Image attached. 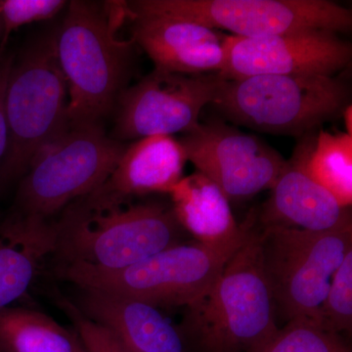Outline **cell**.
Returning a JSON list of instances; mask_svg holds the SVG:
<instances>
[{
  "label": "cell",
  "instance_id": "obj_9",
  "mask_svg": "<svg viewBox=\"0 0 352 352\" xmlns=\"http://www.w3.org/2000/svg\"><path fill=\"white\" fill-rule=\"evenodd\" d=\"M126 6L185 18L240 38L311 30L339 34L352 25L351 11L328 0H138Z\"/></svg>",
  "mask_w": 352,
  "mask_h": 352
},
{
  "label": "cell",
  "instance_id": "obj_6",
  "mask_svg": "<svg viewBox=\"0 0 352 352\" xmlns=\"http://www.w3.org/2000/svg\"><path fill=\"white\" fill-rule=\"evenodd\" d=\"M100 124L67 126L32 160L21 178L14 214L50 221L92 193L112 173L126 149Z\"/></svg>",
  "mask_w": 352,
  "mask_h": 352
},
{
  "label": "cell",
  "instance_id": "obj_14",
  "mask_svg": "<svg viewBox=\"0 0 352 352\" xmlns=\"http://www.w3.org/2000/svg\"><path fill=\"white\" fill-rule=\"evenodd\" d=\"M187 162L184 148L173 136L138 139L126 147L103 184L78 201L98 208L126 203L136 196L170 194L182 179Z\"/></svg>",
  "mask_w": 352,
  "mask_h": 352
},
{
  "label": "cell",
  "instance_id": "obj_4",
  "mask_svg": "<svg viewBox=\"0 0 352 352\" xmlns=\"http://www.w3.org/2000/svg\"><path fill=\"white\" fill-rule=\"evenodd\" d=\"M212 105L238 126L300 138L342 117L351 88L337 76H254L223 80Z\"/></svg>",
  "mask_w": 352,
  "mask_h": 352
},
{
  "label": "cell",
  "instance_id": "obj_16",
  "mask_svg": "<svg viewBox=\"0 0 352 352\" xmlns=\"http://www.w3.org/2000/svg\"><path fill=\"white\" fill-rule=\"evenodd\" d=\"M74 303L83 316L105 328L135 352H189L179 328L151 303L102 289L78 288Z\"/></svg>",
  "mask_w": 352,
  "mask_h": 352
},
{
  "label": "cell",
  "instance_id": "obj_26",
  "mask_svg": "<svg viewBox=\"0 0 352 352\" xmlns=\"http://www.w3.org/2000/svg\"><path fill=\"white\" fill-rule=\"evenodd\" d=\"M342 118L344 120V124H346V133L351 134L352 135V107L351 104L349 106H347L346 110H344V113H342Z\"/></svg>",
  "mask_w": 352,
  "mask_h": 352
},
{
  "label": "cell",
  "instance_id": "obj_29",
  "mask_svg": "<svg viewBox=\"0 0 352 352\" xmlns=\"http://www.w3.org/2000/svg\"><path fill=\"white\" fill-rule=\"evenodd\" d=\"M0 352H2L1 349H0Z\"/></svg>",
  "mask_w": 352,
  "mask_h": 352
},
{
  "label": "cell",
  "instance_id": "obj_5",
  "mask_svg": "<svg viewBox=\"0 0 352 352\" xmlns=\"http://www.w3.org/2000/svg\"><path fill=\"white\" fill-rule=\"evenodd\" d=\"M68 92L56 52V34L38 38L14 60L6 94L8 148L0 190L21 180L34 157L68 126Z\"/></svg>",
  "mask_w": 352,
  "mask_h": 352
},
{
  "label": "cell",
  "instance_id": "obj_2",
  "mask_svg": "<svg viewBox=\"0 0 352 352\" xmlns=\"http://www.w3.org/2000/svg\"><path fill=\"white\" fill-rule=\"evenodd\" d=\"M112 4V13H108L91 2H71L55 34L58 62L68 92V126L100 124L124 90L132 41L116 36L126 19V2Z\"/></svg>",
  "mask_w": 352,
  "mask_h": 352
},
{
  "label": "cell",
  "instance_id": "obj_12",
  "mask_svg": "<svg viewBox=\"0 0 352 352\" xmlns=\"http://www.w3.org/2000/svg\"><path fill=\"white\" fill-rule=\"evenodd\" d=\"M226 64L219 75L234 80L249 76H327L349 67L351 44L337 32L311 30L261 38L226 36Z\"/></svg>",
  "mask_w": 352,
  "mask_h": 352
},
{
  "label": "cell",
  "instance_id": "obj_8",
  "mask_svg": "<svg viewBox=\"0 0 352 352\" xmlns=\"http://www.w3.org/2000/svg\"><path fill=\"white\" fill-rule=\"evenodd\" d=\"M238 250L214 249L199 243L177 244L124 270L59 263L55 271L60 279L78 288L112 292L159 308L187 307L210 288Z\"/></svg>",
  "mask_w": 352,
  "mask_h": 352
},
{
  "label": "cell",
  "instance_id": "obj_3",
  "mask_svg": "<svg viewBox=\"0 0 352 352\" xmlns=\"http://www.w3.org/2000/svg\"><path fill=\"white\" fill-rule=\"evenodd\" d=\"M59 263L124 270L180 244L182 227L162 204L92 208L75 201L55 222Z\"/></svg>",
  "mask_w": 352,
  "mask_h": 352
},
{
  "label": "cell",
  "instance_id": "obj_19",
  "mask_svg": "<svg viewBox=\"0 0 352 352\" xmlns=\"http://www.w3.org/2000/svg\"><path fill=\"white\" fill-rule=\"evenodd\" d=\"M80 340L47 315L28 307L0 311L2 352H78Z\"/></svg>",
  "mask_w": 352,
  "mask_h": 352
},
{
  "label": "cell",
  "instance_id": "obj_1",
  "mask_svg": "<svg viewBox=\"0 0 352 352\" xmlns=\"http://www.w3.org/2000/svg\"><path fill=\"white\" fill-rule=\"evenodd\" d=\"M186 309L179 330L199 352H256L274 338L276 307L261 265L258 230L252 227L214 283Z\"/></svg>",
  "mask_w": 352,
  "mask_h": 352
},
{
  "label": "cell",
  "instance_id": "obj_20",
  "mask_svg": "<svg viewBox=\"0 0 352 352\" xmlns=\"http://www.w3.org/2000/svg\"><path fill=\"white\" fill-rule=\"evenodd\" d=\"M308 175L344 208L352 203V135L320 129L305 157Z\"/></svg>",
  "mask_w": 352,
  "mask_h": 352
},
{
  "label": "cell",
  "instance_id": "obj_13",
  "mask_svg": "<svg viewBox=\"0 0 352 352\" xmlns=\"http://www.w3.org/2000/svg\"><path fill=\"white\" fill-rule=\"evenodd\" d=\"M132 41L151 58L155 69L184 75L219 74L226 64L224 39L214 29L176 16L127 8Z\"/></svg>",
  "mask_w": 352,
  "mask_h": 352
},
{
  "label": "cell",
  "instance_id": "obj_27",
  "mask_svg": "<svg viewBox=\"0 0 352 352\" xmlns=\"http://www.w3.org/2000/svg\"><path fill=\"white\" fill-rule=\"evenodd\" d=\"M78 352H88L87 351V349H85V347L83 346L82 342H80V346H78Z\"/></svg>",
  "mask_w": 352,
  "mask_h": 352
},
{
  "label": "cell",
  "instance_id": "obj_22",
  "mask_svg": "<svg viewBox=\"0 0 352 352\" xmlns=\"http://www.w3.org/2000/svg\"><path fill=\"white\" fill-rule=\"evenodd\" d=\"M320 326L336 335L351 332L352 250L333 274L325 300L322 303Z\"/></svg>",
  "mask_w": 352,
  "mask_h": 352
},
{
  "label": "cell",
  "instance_id": "obj_15",
  "mask_svg": "<svg viewBox=\"0 0 352 352\" xmlns=\"http://www.w3.org/2000/svg\"><path fill=\"white\" fill-rule=\"evenodd\" d=\"M317 132L300 138L291 159L271 189L261 212L263 227L283 226L302 230H332L351 223L349 208L314 182L305 170V157Z\"/></svg>",
  "mask_w": 352,
  "mask_h": 352
},
{
  "label": "cell",
  "instance_id": "obj_23",
  "mask_svg": "<svg viewBox=\"0 0 352 352\" xmlns=\"http://www.w3.org/2000/svg\"><path fill=\"white\" fill-rule=\"evenodd\" d=\"M63 0H0L2 41L4 47L9 36L25 25L50 20L66 6Z\"/></svg>",
  "mask_w": 352,
  "mask_h": 352
},
{
  "label": "cell",
  "instance_id": "obj_10",
  "mask_svg": "<svg viewBox=\"0 0 352 352\" xmlns=\"http://www.w3.org/2000/svg\"><path fill=\"white\" fill-rule=\"evenodd\" d=\"M223 78L219 74L184 75L154 69L117 99L116 140L188 133L201 110L214 104Z\"/></svg>",
  "mask_w": 352,
  "mask_h": 352
},
{
  "label": "cell",
  "instance_id": "obj_28",
  "mask_svg": "<svg viewBox=\"0 0 352 352\" xmlns=\"http://www.w3.org/2000/svg\"><path fill=\"white\" fill-rule=\"evenodd\" d=\"M2 34H3V31H2L1 20H0V43H1L2 41Z\"/></svg>",
  "mask_w": 352,
  "mask_h": 352
},
{
  "label": "cell",
  "instance_id": "obj_25",
  "mask_svg": "<svg viewBox=\"0 0 352 352\" xmlns=\"http://www.w3.org/2000/svg\"><path fill=\"white\" fill-rule=\"evenodd\" d=\"M14 59L10 55L0 52V166L6 159L8 148V124L6 110V94L9 74L12 68Z\"/></svg>",
  "mask_w": 352,
  "mask_h": 352
},
{
  "label": "cell",
  "instance_id": "obj_11",
  "mask_svg": "<svg viewBox=\"0 0 352 352\" xmlns=\"http://www.w3.org/2000/svg\"><path fill=\"white\" fill-rule=\"evenodd\" d=\"M197 171L212 180L229 201L271 190L287 160L261 138L221 120L199 124L178 139Z\"/></svg>",
  "mask_w": 352,
  "mask_h": 352
},
{
  "label": "cell",
  "instance_id": "obj_21",
  "mask_svg": "<svg viewBox=\"0 0 352 352\" xmlns=\"http://www.w3.org/2000/svg\"><path fill=\"white\" fill-rule=\"evenodd\" d=\"M256 352H351L340 335L329 333L307 318H295L279 329L263 347Z\"/></svg>",
  "mask_w": 352,
  "mask_h": 352
},
{
  "label": "cell",
  "instance_id": "obj_17",
  "mask_svg": "<svg viewBox=\"0 0 352 352\" xmlns=\"http://www.w3.org/2000/svg\"><path fill=\"white\" fill-rule=\"evenodd\" d=\"M170 195L178 223L199 244L219 250H238L248 239L252 224L239 226L228 199L212 180L198 171L183 177Z\"/></svg>",
  "mask_w": 352,
  "mask_h": 352
},
{
  "label": "cell",
  "instance_id": "obj_24",
  "mask_svg": "<svg viewBox=\"0 0 352 352\" xmlns=\"http://www.w3.org/2000/svg\"><path fill=\"white\" fill-rule=\"evenodd\" d=\"M58 302L73 321L74 329L88 352H135L124 346L105 328L83 316L74 302L64 298Z\"/></svg>",
  "mask_w": 352,
  "mask_h": 352
},
{
  "label": "cell",
  "instance_id": "obj_7",
  "mask_svg": "<svg viewBox=\"0 0 352 352\" xmlns=\"http://www.w3.org/2000/svg\"><path fill=\"white\" fill-rule=\"evenodd\" d=\"M258 237L275 307L288 321L307 318L320 326L322 303L333 274L352 250L351 222L320 232L263 227Z\"/></svg>",
  "mask_w": 352,
  "mask_h": 352
},
{
  "label": "cell",
  "instance_id": "obj_18",
  "mask_svg": "<svg viewBox=\"0 0 352 352\" xmlns=\"http://www.w3.org/2000/svg\"><path fill=\"white\" fill-rule=\"evenodd\" d=\"M55 249L52 222L14 214L0 221V311L29 292Z\"/></svg>",
  "mask_w": 352,
  "mask_h": 352
}]
</instances>
